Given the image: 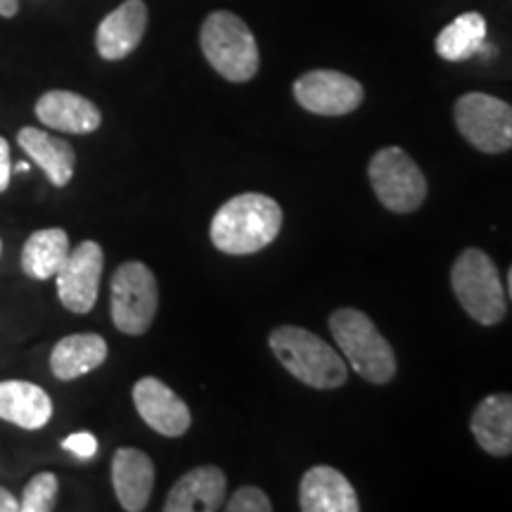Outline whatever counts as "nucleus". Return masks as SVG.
I'll return each mask as SVG.
<instances>
[{"label": "nucleus", "instance_id": "nucleus-10", "mask_svg": "<svg viewBox=\"0 0 512 512\" xmlns=\"http://www.w3.org/2000/svg\"><path fill=\"white\" fill-rule=\"evenodd\" d=\"M102 266L105 254L98 242H81L74 252H69L60 271H57V294L64 309L72 313H88L98 302Z\"/></svg>", "mask_w": 512, "mask_h": 512}, {"label": "nucleus", "instance_id": "nucleus-24", "mask_svg": "<svg viewBox=\"0 0 512 512\" xmlns=\"http://www.w3.org/2000/svg\"><path fill=\"white\" fill-rule=\"evenodd\" d=\"M228 512H271L273 503L259 486H242L226 503Z\"/></svg>", "mask_w": 512, "mask_h": 512}, {"label": "nucleus", "instance_id": "nucleus-27", "mask_svg": "<svg viewBox=\"0 0 512 512\" xmlns=\"http://www.w3.org/2000/svg\"><path fill=\"white\" fill-rule=\"evenodd\" d=\"M19 501L8 489H0V512H17Z\"/></svg>", "mask_w": 512, "mask_h": 512}, {"label": "nucleus", "instance_id": "nucleus-4", "mask_svg": "<svg viewBox=\"0 0 512 512\" xmlns=\"http://www.w3.org/2000/svg\"><path fill=\"white\" fill-rule=\"evenodd\" d=\"M200 46L216 74L230 83H247L259 72V48L245 19L216 10L204 19Z\"/></svg>", "mask_w": 512, "mask_h": 512}, {"label": "nucleus", "instance_id": "nucleus-9", "mask_svg": "<svg viewBox=\"0 0 512 512\" xmlns=\"http://www.w3.org/2000/svg\"><path fill=\"white\" fill-rule=\"evenodd\" d=\"M363 86L335 69H313L294 81V100L318 117H344L363 102Z\"/></svg>", "mask_w": 512, "mask_h": 512}, {"label": "nucleus", "instance_id": "nucleus-22", "mask_svg": "<svg viewBox=\"0 0 512 512\" xmlns=\"http://www.w3.org/2000/svg\"><path fill=\"white\" fill-rule=\"evenodd\" d=\"M486 19L479 12H465L437 36V55L446 62H465L484 48Z\"/></svg>", "mask_w": 512, "mask_h": 512}, {"label": "nucleus", "instance_id": "nucleus-11", "mask_svg": "<svg viewBox=\"0 0 512 512\" xmlns=\"http://www.w3.org/2000/svg\"><path fill=\"white\" fill-rule=\"evenodd\" d=\"M133 403L147 427L162 437H183L190 430L192 415L188 403L157 377H143L133 387Z\"/></svg>", "mask_w": 512, "mask_h": 512}, {"label": "nucleus", "instance_id": "nucleus-23", "mask_svg": "<svg viewBox=\"0 0 512 512\" xmlns=\"http://www.w3.org/2000/svg\"><path fill=\"white\" fill-rule=\"evenodd\" d=\"M57 491H60V482L53 472H38L31 482L24 486L22 501H19V510L22 512H50L57 503Z\"/></svg>", "mask_w": 512, "mask_h": 512}, {"label": "nucleus", "instance_id": "nucleus-2", "mask_svg": "<svg viewBox=\"0 0 512 512\" xmlns=\"http://www.w3.org/2000/svg\"><path fill=\"white\" fill-rule=\"evenodd\" d=\"M268 347L283 363V368L290 370V375L306 387L328 392V389L344 387L349 380L342 354L332 349L325 339H320L316 332L297 328V325H280L268 335Z\"/></svg>", "mask_w": 512, "mask_h": 512}, {"label": "nucleus", "instance_id": "nucleus-26", "mask_svg": "<svg viewBox=\"0 0 512 512\" xmlns=\"http://www.w3.org/2000/svg\"><path fill=\"white\" fill-rule=\"evenodd\" d=\"M12 176V159H10V145L8 140L0 136V192L8 190Z\"/></svg>", "mask_w": 512, "mask_h": 512}, {"label": "nucleus", "instance_id": "nucleus-30", "mask_svg": "<svg viewBox=\"0 0 512 512\" xmlns=\"http://www.w3.org/2000/svg\"><path fill=\"white\" fill-rule=\"evenodd\" d=\"M508 297L512 299V266H510V271H508Z\"/></svg>", "mask_w": 512, "mask_h": 512}, {"label": "nucleus", "instance_id": "nucleus-1", "mask_svg": "<svg viewBox=\"0 0 512 512\" xmlns=\"http://www.w3.org/2000/svg\"><path fill=\"white\" fill-rule=\"evenodd\" d=\"M283 228V209L273 197L245 192L230 197L211 219V242L223 254L247 256L266 249Z\"/></svg>", "mask_w": 512, "mask_h": 512}, {"label": "nucleus", "instance_id": "nucleus-14", "mask_svg": "<svg viewBox=\"0 0 512 512\" xmlns=\"http://www.w3.org/2000/svg\"><path fill=\"white\" fill-rule=\"evenodd\" d=\"M228 479L221 467L200 465L195 470L185 472L178 482L171 486L166 496L164 512H216L226 501Z\"/></svg>", "mask_w": 512, "mask_h": 512}, {"label": "nucleus", "instance_id": "nucleus-19", "mask_svg": "<svg viewBox=\"0 0 512 512\" xmlns=\"http://www.w3.org/2000/svg\"><path fill=\"white\" fill-rule=\"evenodd\" d=\"M17 143L27 152L31 162H36L46 171L50 183L57 188H64L74 176L76 166V152L67 140L50 136V133L41 131V128L24 126L17 133Z\"/></svg>", "mask_w": 512, "mask_h": 512}, {"label": "nucleus", "instance_id": "nucleus-28", "mask_svg": "<svg viewBox=\"0 0 512 512\" xmlns=\"http://www.w3.org/2000/svg\"><path fill=\"white\" fill-rule=\"evenodd\" d=\"M19 10L17 0H0V17H15Z\"/></svg>", "mask_w": 512, "mask_h": 512}, {"label": "nucleus", "instance_id": "nucleus-13", "mask_svg": "<svg viewBox=\"0 0 512 512\" xmlns=\"http://www.w3.org/2000/svg\"><path fill=\"white\" fill-rule=\"evenodd\" d=\"M299 508L304 512H358L361 503L342 472L330 465H316L304 472L299 484Z\"/></svg>", "mask_w": 512, "mask_h": 512}, {"label": "nucleus", "instance_id": "nucleus-5", "mask_svg": "<svg viewBox=\"0 0 512 512\" xmlns=\"http://www.w3.org/2000/svg\"><path fill=\"white\" fill-rule=\"evenodd\" d=\"M451 287L458 304L479 325H498L508 313V294L491 256L482 249H465L451 268Z\"/></svg>", "mask_w": 512, "mask_h": 512}, {"label": "nucleus", "instance_id": "nucleus-25", "mask_svg": "<svg viewBox=\"0 0 512 512\" xmlns=\"http://www.w3.org/2000/svg\"><path fill=\"white\" fill-rule=\"evenodd\" d=\"M62 448L64 451L74 453L76 458L91 460L95 458V453H98V439H95L91 432H74L62 441Z\"/></svg>", "mask_w": 512, "mask_h": 512}, {"label": "nucleus", "instance_id": "nucleus-16", "mask_svg": "<svg viewBox=\"0 0 512 512\" xmlns=\"http://www.w3.org/2000/svg\"><path fill=\"white\" fill-rule=\"evenodd\" d=\"M34 112L41 124L62 133H74V136H86V133L98 131L102 124L98 105L72 91L43 93L36 102Z\"/></svg>", "mask_w": 512, "mask_h": 512}, {"label": "nucleus", "instance_id": "nucleus-21", "mask_svg": "<svg viewBox=\"0 0 512 512\" xmlns=\"http://www.w3.org/2000/svg\"><path fill=\"white\" fill-rule=\"evenodd\" d=\"M69 256V238L62 228L36 230L22 249V268L29 278L48 280Z\"/></svg>", "mask_w": 512, "mask_h": 512}, {"label": "nucleus", "instance_id": "nucleus-8", "mask_svg": "<svg viewBox=\"0 0 512 512\" xmlns=\"http://www.w3.org/2000/svg\"><path fill=\"white\" fill-rule=\"evenodd\" d=\"M456 126L467 143L484 155L512 150V105L486 93H465L453 107Z\"/></svg>", "mask_w": 512, "mask_h": 512}, {"label": "nucleus", "instance_id": "nucleus-6", "mask_svg": "<svg viewBox=\"0 0 512 512\" xmlns=\"http://www.w3.org/2000/svg\"><path fill=\"white\" fill-rule=\"evenodd\" d=\"M368 178L382 207L394 214H411L427 197L425 174L401 147L377 150L370 159Z\"/></svg>", "mask_w": 512, "mask_h": 512}, {"label": "nucleus", "instance_id": "nucleus-20", "mask_svg": "<svg viewBox=\"0 0 512 512\" xmlns=\"http://www.w3.org/2000/svg\"><path fill=\"white\" fill-rule=\"evenodd\" d=\"M107 358V342L95 332H83V335H69L55 344L50 354V368L57 380H76V377L88 375L91 370L100 368Z\"/></svg>", "mask_w": 512, "mask_h": 512}, {"label": "nucleus", "instance_id": "nucleus-15", "mask_svg": "<svg viewBox=\"0 0 512 512\" xmlns=\"http://www.w3.org/2000/svg\"><path fill=\"white\" fill-rule=\"evenodd\" d=\"M112 484L126 512H140L155 489V463L140 448H119L112 458Z\"/></svg>", "mask_w": 512, "mask_h": 512}, {"label": "nucleus", "instance_id": "nucleus-18", "mask_svg": "<svg viewBox=\"0 0 512 512\" xmlns=\"http://www.w3.org/2000/svg\"><path fill=\"white\" fill-rule=\"evenodd\" d=\"M53 418V401L38 384L22 380L0 382V420L22 430H41Z\"/></svg>", "mask_w": 512, "mask_h": 512}, {"label": "nucleus", "instance_id": "nucleus-31", "mask_svg": "<svg viewBox=\"0 0 512 512\" xmlns=\"http://www.w3.org/2000/svg\"><path fill=\"white\" fill-rule=\"evenodd\" d=\"M0 254H3V242H0Z\"/></svg>", "mask_w": 512, "mask_h": 512}, {"label": "nucleus", "instance_id": "nucleus-3", "mask_svg": "<svg viewBox=\"0 0 512 512\" xmlns=\"http://www.w3.org/2000/svg\"><path fill=\"white\" fill-rule=\"evenodd\" d=\"M337 349L349 361L351 370L370 384H389L396 375V354L392 344L366 313L358 309H337L328 320Z\"/></svg>", "mask_w": 512, "mask_h": 512}, {"label": "nucleus", "instance_id": "nucleus-7", "mask_svg": "<svg viewBox=\"0 0 512 512\" xmlns=\"http://www.w3.org/2000/svg\"><path fill=\"white\" fill-rule=\"evenodd\" d=\"M159 290L155 273L143 261H126L112 278V323L124 335H145L157 316Z\"/></svg>", "mask_w": 512, "mask_h": 512}, {"label": "nucleus", "instance_id": "nucleus-17", "mask_svg": "<svg viewBox=\"0 0 512 512\" xmlns=\"http://www.w3.org/2000/svg\"><path fill=\"white\" fill-rule=\"evenodd\" d=\"M472 437L489 456L505 458L512 453V394L498 392L479 401L470 420Z\"/></svg>", "mask_w": 512, "mask_h": 512}, {"label": "nucleus", "instance_id": "nucleus-29", "mask_svg": "<svg viewBox=\"0 0 512 512\" xmlns=\"http://www.w3.org/2000/svg\"><path fill=\"white\" fill-rule=\"evenodd\" d=\"M12 169H15V171H22V174H27V171L31 169V166L27 164V162H22V164H17V166H12Z\"/></svg>", "mask_w": 512, "mask_h": 512}, {"label": "nucleus", "instance_id": "nucleus-12", "mask_svg": "<svg viewBox=\"0 0 512 512\" xmlns=\"http://www.w3.org/2000/svg\"><path fill=\"white\" fill-rule=\"evenodd\" d=\"M147 5L143 0H126L100 22L95 48L102 60L119 62L140 46L147 29Z\"/></svg>", "mask_w": 512, "mask_h": 512}]
</instances>
